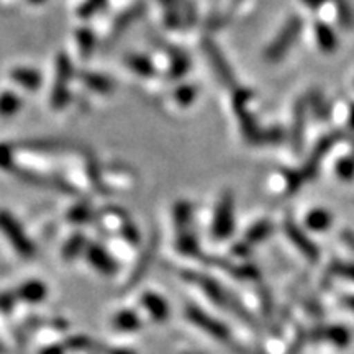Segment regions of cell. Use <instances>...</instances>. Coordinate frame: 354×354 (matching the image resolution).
<instances>
[{
    "mask_svg": "<svg viewBox=\"0 0 354 354\" xmlns=\"http://www.w3.org/2000/svg\"><path fill=\"white\" fill-rule=\"evenodd\" d=\"M86 258L88 261V264H91L97 272L104 274V276H113V274L117 272V263H115L112 256H110L100 245L87 246Z\"/></svg>",
    "mask_w": 354,
    "mask_h": 354,
    "instance_id": "obj_12",
    "label": "cell"
},
{
    "mask_svg": "<svg viewBox=\"0 0 354 354\" xmlns=\"http://www.w3.org/2000/svg\"><path fill=\"white\" fill-rule=\"evenodd\" d=\"M236 2H238V0H236Z\"/></svg>",
    "mask_w": 354,
    "mask_h": 354,
    "instance_id": "obj_47",
    "label": "cell"
},
{
    "mask_svg": "<svg viewBox=\"0 0 354 354\" xmlns=\"http://www.w3.org/2000/svg\"><path fill=\"white\" fill-rule=\"evenodd\" d=\"M343 241L346 243V245L354 251V234L351 232H344L343 233Z\"/></svg>",
    "mask_w": 354,
    "mask_h": 354,
    "instance_id": "obj_40",
    "label": "cell"
},
{
    "mask_svg": "<svg viewBox=\"0 0 354 354\" xmlns=\"http://www.w3.org/2000/svg\"><path fill=\"white\" fill-rule=\"evenodd\" d=\"M348 122H349V127L354 130V104L349 107V115H348Z\"/></svg>",
    "mask_w": 354,
    "mask_h": 354,
    "instance_id": "obj_43",
    "label": "cell"
},
{
    "mask_svg": "<svg viewBox=\"0 0 354 354\" xmlns=\"http://www.w3.org/2000/svg\"><path fill=\"white\" fill-rule=\"evenodd\" d=\"M76 38H77V48L79 51H81L82 57L91 56L95 48V35L88 28H81L76 33Z\"/></svg>",
    "mask_w": 354,
    "mask_h": 354,
    "instance_id": "obj_26",
    "label": "cell"
},
{
    "mask_svg": "<svg viewBox=\"0 0 354 354\" xmlns=\"http://www.w3.org/2000/svg\"><path fill=\"white\" fill-rule=\"evenodd\" d=\"M189 66H190V61H189L187 55H185V53H183V51H174V53H172L169 76L172 79L183 77L184 74H187Z\"/></svg>",
    "mask_w": 354,
    "mask_h": 354,
    "instance_id": "obj_25",
    "label": "cell"
},
{
    "mask_svg": "<svg viewBox=\"0 0 354 354\" xmlns=\"http://www.w3.org/2000/svg\"><path fill=\"white\" fill-rule=\"evenodd\" d=\"M21 109V99L13 92L0 94V117H12Z\"/></svg>",
    "mask_w": 354,
    "mask_h": 354,
    "instance_id": "obj_23",
    "label": "cell"
},
{
    "mask_svg": "<svg viewBox=\"0 0 354 354\" xmlns=\"http://www.w3.org/2000/svg\"><path fill=\"white\" fill-rule=\"evenodd\" d=\"M162 10H165V20L167 28H177L180 25V13L177 0H161Z\"/></svg>",
    "mask_w": 354,
    "mask_h": 354,
    "instance_id": "obj_27",
    "label": "cell"
},
{
    "mask_svg": "<svg viewBox=\"0 0 354 354\" xmlns=\"http://www.w3.org/2000/svg\"><path fill=\"white\" fill-rule=\"evenodd\" d=\"M272 233V223L269 220H259L248 230L245 238H243L241 243H238L234 246V253L236 254H248L251 251V248L258 243L268 240Z\"/></svg>",
    "mask_w": 354,
    "mask_h": 354,
    "instance_id": "obj_11",
    "label": "cell"
},
{
    "mask_svg": "<svg viewBox=\"0 0 354 354\" xmlns=\"http://www.w3.org/2000/svg\"><path fill=\"white\" fill-rule=\"evenodd\" d=\"M284 230L289 236V240L294 243V246L302 253L305 258L310 261H317L318 259V248L315 243H313L310 238L302 232V228L299 227L292 218H286L284 221Z\"/></svg>",
    "mask_w": 354,
    "mask_h": 354,
    "instance_id": "obj_9",
    "label": "cell"
},
{
    "mask_svg": "<svg viewBox=\"0 0 354 354\" xmlns=\"http://www.w3.org/2000/svg\"><path fill=\"white\" fill-rule=\"evenodd\" d=\"M336 10H338L339 24H343L346 28H353L354 13L351 6H349L346 0H336Z\"/></svg>",
    "mask_w": 354,
    "mask_h": 354,
    "instance_id": "obj_29",
    "label": "cell"
},
{
    "mask_svg": "<svg viewBox=\"0 0 354 354\" xmlns=\"http://www.w3.org/2000/svg\"><path fill=\"white\" fill-rule=\"evenodd\" d=\"M196 97H197V91L192 86H189V84L180 86L174 94V99L177 100V104H179L180 107H189V105L196 100Z\"/></svg>",
    "mask_w": 354,
    "mask_h": 354,
    "instance_id": "obj_28",
    "label": "cell"
},
{
    "mask_svg": "<svg viewBox=\"0 0 354 354\" xmlns=\"http://www.w3.org/2000/svg\"><path fill=\"white\" fill-rule=\"evenodd\" d=\"M145 7L138 3V6L128 8L127 12H123L120 17H118L117 20H115L113 24V30H112V35L113 37H117V35H120L122 32H125V30L130 26L133 21H136L141 17V13H143Z\"/></svg>",
    "mask_w": 354,
    "mask_h": 354,
    "instance_id": "obj_22",
    "label": "cell"
},
{
    "mask_svg": "<svg viewBox=\"0 0 354 354\" xmlns=\"http://www.w3.org/2000/svg\"><path fill=\"white\" fill-rule=\"evenodd\" d=\"M30 2L32 3H35V6H39V3H43L44 0H30Z\"/></svg>",
    "mask_w": 354,
    "mask_h": 354,
    "instance_id": "obj_45",
    "label": "cell"
},
{
    "mask_svg": "<svg viewBox=\"0 0 354 354\" xmlns=\"http://www.w3.org/2000/svg\"><path fill=\"white\" fill-rule=\"evenodd\" d=\"M110 354H135L133 351H127V349H113Z\"/></svg>",
    "mask_w": 354,
    "mask_h": 354,
    "instance_id": "obj_44",
    "label": "cell"
},
{
    "mask_svg": "<svg viewBox=\"0 0 354 354\" xmlns=\"http://www.w3.org/2000/svg\"><path fill=\"white\" fill-rule=\"evenodd\" d=\"M0 233L6 236V240L10 243V246L20 258L30 259L37 253L33 241L24 232L19 220L12 214H8L7 210H0Z\"/></svg>",
    "mask_w": 354,
    "mask_h": 354,
    "instance_id": "obj_3",
    "label": "cell"
},
{
    "mask_svg": "<svg viewBox=\"0 0 354 354\" xmlns=\"http://www.w3.org/2000/svg\"><path fill=\"white\" fill-rule=\"evenodd\" d=\"M41 354H63V349L59 346H50L44 349V351H41Z\"/></svg>",
    "mask_w": 354,
    "mask_h": 354,
    "instance_id": "obj_42",
    "label": "cell"
},
{
    "mask_svg": "<svg viewBox=\"0 0 354 354\" xmlns=\"http://www.w3.org/2000/svg\"><path fill=\"white\" fill-rule=\"evenodd\" d=\"M84 246H86V240L82 238V234H74V236L64 245V258L74 259L79 253H81Z\"/></svg>",
    "mask_w": 354,
    "mask_h": 354,
    "instance_id": "obj_30",
    "label": "cell"
},
{
    "mask_svg": "<svg viewBox=\"0 0 354 354\" xmlns=\"http://www.w3.org/2000/svg\"><path fill=\"white\" fill-rule=\"evenodd\" d=\"M234 228V198L232 192L221 194L218 203H216L214 223H212V233L216 240H227L232 236Z\"/></svg>",
    "mask_w": 354,
    "mask_h": 354,
    "instance_id": "obj_6",
    "label": "cell"
},
{
    "mask_svg": "<svg viewBox=\"0 0 354 354\" xmlns=\"http://www.w3.org/2000/svg\"><path fill=\"white\" fill-rule=\"evenodd\" d=\"M315 35L318 46H320L322 51L325 53H333L338 46V38H336V33L330 28L326 24H317L315 25Z\"/></svg>",
    "mask_w": 354,
    "mask_h": 354,
    "instance_id": "obj_21",
    "label": "cell"
},
{
    "mask_svg": "<svg viewBox=\"0 0 354 354\" xmlns=\"http://www.w3.org/2000/svg\"><path fill=\"white\" fill-rule=\"evenodd\" d=\"M305 120H307V104L299 100L294 109V123H292V148L294 151H300L304 145V131H305Z\"/></svg>",
    "mask_w": 354,
    "mask_h": 354,
    "instance_id": "obj_15",
    "label": "cell"
},
{
    "mask_svg": "<svg viewBox=\"0 0 354 354\" xmlns=\"http://www.w3.org/2000/svg\"><path fill=\"white\" fill-rule=\"evenodd\" d=\"M342 304L346 308L351 310V312H354V295H344V297L342 299Z\"/></svg>",
    "mask_w": 354,
    "mask_h": 354,
    "instance_id": "obj_39",
    "label": "cell"
},
{
    "mask_svg": "<svg viewBox=\"0 0 354 354\" xmlns=\"http://www.w3.org/2000/svg\"><path fill=\"white\" fill-rule=\"evenodd\" d=\"M88 216H91V210L86 209V207H82V205H77L71 210L69 220L74 221V223H82V221L88 220Z\"/></svg>",
    "mask_w": 354,
    "mask_h": 354,
    "instance_id": "obj_36",
    "label": "cell"
},
{
    "mask_svg": "<svg viewBox=\"0 0 354 354\" xmlns=\"http://www.w3.org/2000/svg\"><path fill=\"white\" fill-rule=\"evenodd\" d=\"M15 300L17 294H13V292H3V294H0V312H10L13 305H15Z\"/></svg>",
    "mask_w": 354,
    "mask_h": 354,
    "instance_id": "obj_37",
    "label": "cell"
},
{
    "mask_svg": "<svg viewBox=\"0 0 354 354\" xmlns=\"http://www.w3.org/2000/svg\"><path fill=\"white\" fill-rule=\"evenodd\" d=\"M333 223V216L328 210L325 209H313L310 214L305 216V225L313 232H326Z\"/></svg>",
    "mask_w": 354,
    "mask_h": 354,
    "instance_id": "obj_19",
    "label": "cell"
},
{
    "mask_svg": "<svg viewBox=\"0 0 354 354\" xmlns=\"http://www.w3.org/2000/svg\"><path fill=\"white\" fill-rule=\"evenodd\" d=\"M12 81L20 84L21 87L28 88V91H35L41 86V74L32 68H15L10 73Z\"/></svg>",
    "mask_w": 354,
    "mask_h": 354,
    "instance_id": "obj_18",
    "label": "cell"
},
{
    "mask_svg": "<svg viewBox=\"0 0 354 354\" xmlns=\"http://www.w3.org/2000/svg\"><path fill=\"white\" fill-rule=\"evenodd\" d=\"M3 351H6V349H3V346H2V344H0V354H2Z\"/></svg>",
    "mask_w": 354,
    "mask_h": 354,
    "instance_id": "obj_46",
    "label": "cell"
},
{
    "mask_svg": "<svg viewBox=\"0 0 354 354\" xmlns=\"http://www.w3.org/2000/svg\"><path fill=\"white\" fill-rule=\"evenodd\" d=\"M185 317L190 323L198 326L202 331L209 333L210 336H214L215 339H218L221 343H228L232 339V331L225 323H221L218 318L210 317L209 313L203 312L201 307L197 305L187 304L185 305Z\"/></svg>",
    "mask_w": 354,
    "mask_h": 354,
    "instance_id": "obj_5",
    "label": "cell"
},
{
    "mask_svg": "<svg viewBox=\"0 0 354 354\" xmlns=\"http://www.w3.org/2000/svg\"><path fill=\"white\" fill-rule=\"evenodd\" d=\"M202 46H203V51H205L207 57H209L212 68H214V71H215L216 77H218V81L221 84H225V86L233 87L234 86V74H233L232 68H230L228 61L225 59L223 53L220 51V48L216 46L212 39H205Z\"/></svg>",
    "mask_w": 354,
    "mask_h": 354,
    "instance_id": "obj_8",
    "label": "cell"
},
{
    "mask_svg": "<svg viewBox=\"0 0 354 354\" xmlns=\"http://www.w3.org/2000/svg\"><path fill=\"white\" fill-rule=\"evenodd\" d=\"M310 338L315 342H325L333 344L336 348H346L351 343V331L343 325L320 326L310 333Z\"/></svg>",
    "mask_w": 354,
    "mask_h": 354,
    "instance_id": "obj_10",
    "label": "cell"
},
{
    "mask_svg": "<svg viewBox=\"0 0 354 354\" xmlns=\"http://www.w3.org/2000/svg\"><path fill=\"white\" fill-rule=\"evenodd\" d=\"M73 77V64L66 55H59L56 59V82L51 92V107L61 110L69 100V82Z\"/></svg>",
    "mask_w": 354,
    "mask_h": 354,
    "instance_id": "obj_7",
    "label": "cell"
},
{
    "mask_svg": "<svg viewBox=\"0 0 354 354\" xmlns=\"http://www.w3.org/2000/svg\"><path fill=\"white\" fill-rule=\"evenodd\" d=\"M304 183H307V180L304 179L302 172H300V171H290V172H286L287 194H294V192H297V190L304 185Z\"/></svg>",
    "mask_w": 354,
    "mask_h": 354,
    "instance_id": "obj_34",
    "label": "cell"
},
{
    "mask_svg": "<svg viewBox=\"0 0 354 354\" xmlns=\"http://www.w3.org/2000/svg\"><path fill=\"white\" fill-rule=\"evenodd\" d=\"M174 221L177 234V250L185 256L201 254V245L198 238L192 232V207L189 202L180 201L174 207Z\"/></svg>",
    "mask_w": 354,
    "mask_h": 354,
    "instance_id": "obj_2",
    "label": "cell"
},
{
    "mask_svg": "<svg viewBox=\"0 0 354 354\" xmlns=\"http://www.w3.org/2000/svg\"><path fill=\"white\" fill-rule=\"evenodd\" d=\"M15 167V158H13L12 146L6 143L0 145V169L12 171Z\"/></svg>",
    "mask_w": 354,
    "mask_h": 354,
    "instance_id": "obj_33",
    "label": "cell"
},
{
    "mask_svg": "<svg viewBox=\"0 0 354 354\" xmlns=\"http://www.w3.org/2000/svg\"><path fill=\"white\" fill-rule=\"evenodd\" d=\"M105 3H107V0H86V2L79 7V15H81L82 19H88V17H92L94 13L99 12L100 8H104Z\"/></svg>",
    "mask_w": 354,
    "mask_h": 354,
    "instance_id": "obj_35",
    "label": "cell"
},
{
    "mask_svg": "<svg viewBox=\"0 0 354 354\" xmlns=\"http://www.w3.org/2000/svg\"><path fill=\"white\" fill-rule=\"evenodd\" d=\"M304 28V21L300 17L294 15L286 21V25L282 26L281 32L277 33V37L274 38V41L269 44L268 50H266V59L271 61V63H277L282 57L287 55V51L294 46L295 39L299 38L300 32Z\"/></svg>",
    "mask_w": 354,
    "mask_h": 354,
    "instance_id": "obj_4",
    "label": "cell"
},
{
    "mask_svg": "<svg viewBox=\"0 0 354 354\" xmlns=\"http://www.w3.org/2000/svg\"><path fill=\"white\" fill-rule=\"evenodd\" d=\"M113 326L115 330L125 331V333H131V331L140 330L141 320L133 310H122L117 315L113 317Z\"/></svg>",
    "mask_w": 354,
    "mask_h": 354,
    "instance_id": "obj_20",
    "label": "cell"
},
{
    "mask_svg": "<svg viewBox=\"0 0 354 354\" xmlns=\"http://www.w3.org/2000/svg\"><path fill=\"white\" fill-rule=\"evenodd\" d=\"M335 143H336V136H325V138L320 140V143H318L315 146V149H313L312 156L308 158V161L305 162V166L300 169L305 180L313 179V177L317 176L318 167H320L323 156H325V154L328 153L331 148H333Z\"/></svg>",
    "mask_w": 354,
    "mask_h": 354,
    "instance_id": "obj_13",
    "label": "cell"
},
{
    "mask_svg": "<svg viewBox=\"0 0 354 354\" xmlns=\"http://www.w3.org/2000/svg\"><path fill=\"white\" fill-rule=\"evenodd\" d=\"M330 272H331V276L344 277V279H348V281L354 282V264L353 263H338V261H336V263L331 264Z\"/></svg>",
    "mask_w": 354,
    "mask_h": 354,
    "instance_id": "obj_32",
    "label": "cell"
},
{
    "mask_svg": "<svg viewBox=\"0 0 354 354\" xmlns=\"http://www.w3.org/2000/svg\"><path fill=\"white\" fill-rule=\"evenodd\" d=\"M141 305L146 312L149 313V317L156 322H166L169 318L171 308L165 299L159 294H154V292H146L141 297Z\"/></svg>",
    "mask_w": 354,
    "mask_h": 354,
    "instance_id": "obj_14",
    "label": "cell"
},
{
    "mask_svg": "<svg viewBox=\"0 0 354 354\" xmlns=\"http://www.w3.org/2000/svg\"><path fill=\"white\" fill-rule=\"evenodd\" d=\"M17 299L24 300L26 304H39L46 299L48 287L39 281H28L15 292Z\"/></svg>",
    "mask_w": 354,
    "mask_h": 354,
    "instance_id": "obj_16",
    "label": "cell"
},
{
    "mask_svg": "<svg viewBox=\"0 0 354 354\" xmlns=\"http://www.w3.org/2000/svg\"><path fill=\"white\" fill-rule=\"evenodd\" d=\"M127 64H128V68H130L131 71H135V73L140 74V76H151V74L154 73V66L146 56H141V55L128 56Z\"/></svg>",
    "mask_w": 354,
    "mask_h": 354,
    "instance_id": "obj_24",
    "label": "cell"
},
{
    "mask_svg": "<svg viewBox=\"0 0 354 354\" xmlns=\"http://www.w3.org/2000/svg\"><path fill=\"white\" fill-rule=\"evenodd\" d=\"M69 346L74 348V349L87 348L88 346V339L87 338H82V336H77V338L69 339Z\"/></svg>",
    "mask_w": 354,
    "mask_h": 354,
    "instance_id": "obj_38",
    "label": "cell"
},
{
    "mask_svg": "<svg viewBox=\"0 0 354 354\" xmlns=\"http://www.w3.org/2000/svg\"><path fill=\"white\" fill-rule=\"evenodd\" d=\"M336 174L339 179L351 180L354 179V156H346L336 162Z\"/></svg>",
    "mask_w": 354,
    "mask_h": 354,
    "instance_id": "obj_31",
    "label": "cell"
},
{
    "mask_svg": "<svg viewBox=\"0 0 354 354\" xmlns=\"http://www.w3.org/2000/svg\"><path fill=\"white\" fill-rule=\"evenodd\" d=\"M183 277L187 279L189 282L196 284L198 289H201L203 294L209 297L212 302L218 305V307H223L233 312L240 320L245 323H250V325H256V320L251 317V313L243 307V305L238 302L236 299L233 297L230 292L225 290V287H221L215 279H212L209 276H203V274H197V272H183Z\"/></svg>",
    "mask_w": 354,
    "mask_h": 354,
    "instance_id": "obj_1",
    "label": "cell"
},
{
    "mask_svg": "<svg viewBox=\"0 0 354 354\" xmlns=\"http://www.w3.org/2000/svg\"><path fill=\"white\" fill-rule=\"evenodd\" d=\"M302 2L305 3V6H308V7H312V8H317V7L323 6V3L328 2V0H302Z\"/></svg>",
    "mask_w": 354,
    "mask_h": 354,
    "instance_id": "obj_41",
    "label": "cell"
},
{
    "mask_svg": "<svg viewBox=\"0 0 354 354\" xmlns=\"http://www.w3.org/2000/svg\"><path fill=\"white\" fill-rule=\"evenodd\" d=\"M81 81L86 84V87L91 88V91H94L97 94H102V95L112 94L115 88V84L112 79L99 73H82Z\"/></svg>",
    "mask_w": 354,
    "mask_h": 354,
    "instance_id": "obj_17",
    "label": "cell"
}]
</instances>
